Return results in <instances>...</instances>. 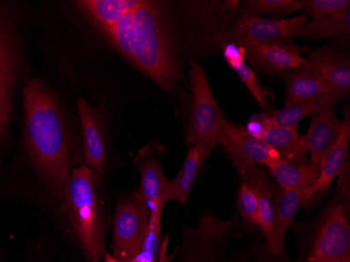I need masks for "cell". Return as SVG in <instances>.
I'll list each match as a JSON object with an SVG mask.
<instances>
[{
	"mask_svg": "<svg viewBox=\"0 0 350 262\" xmlns=\"http://www.w3.org/2000/svg\"><path fill=\"white\" fill-rule=\"evenodd\" d=\"M173 29L167 5L137 0L103 33L142 73L160 88L171 90L182 77V50L188 49Z\"/></svg>",
	"mask_w": 350,
	"mask_h": 262,
	"instance_id": "cell-1",
	"label": "cell"
},
{
	"mask_svg": "<svg viewBox=\"0 0 350 262\" xmlns=\"http://www.w3.org/2000/svg\"><path fill=\"white\" fill-rule=\"evenodd\" d=\"M23 107L27 150L42 182L61 202L76 163L66 119L54 94L40 79L29 81L23 88Z\"/></svg>",
	"mask_w": 350,
	"mask_h": 262,
	"instance_id": "cell-2",
	"label": "cell"
},
{
	"mask_svg": "<svg viewBox=\"0 0 350 262\" xmlns=\"http://www.w3.org/2000/svg\"><path fill=\"white\" fill-rule=\"evenodd\" d=\"M99 177L86 165L72 169L61 200V210L92 262H99L105 255V220L97 189Z\"/></svg>",
	"mask_w": 350,
	"mask_h": 262,
	"instance_id": "cell-3",
	"label": "cell"
},
{
	"mask_svg": "<svg viewBox=\"0 0 350 262\" xmlns=\"http://www.w3.org/2000/svg\"><path fill=\"white\" fill-rule=\"evenodd\" d=\"M189 81L191 103L185 140L187 145L198 147L206 159L218 145L220 127L227 118L216 101L206 72L198 63L191 62Z\"/></svg>",
	"mask_w": 350,
	"mask_h": 262,
	"instance_id": "cell-4",
	"label": "cell"
},
{
	"mask_svg": "<svg viewBox=\"0 0 350 262\" xmlns=\"http://www.w3.org/2000/svg\"><path fill=\"white\" fill-rule=\"evenodd\" d=\"M306 23L308 17L304 14L293 18L272 19L243 13L225 29L206 37L204 52L210 54L221 51L228 44L247 47L280 39L298 38Z\"/></svg>",
	"mask_w": 350,
	"mask_h": 262,
	"instance_id": "cell-5",
	"label": "cell"
},
{
	"mask_svg": "<svg viewBox=\"0 0 350 262\" xmlns=\"http://www.w3.org/2000/svg\"><path fill=\"white\" fill-rule=\"evenodd\" d=\"M150 211L141 191L120 200L113 218V257L133 262L141 252L148 228Z\"/></svg>",
	"mask_w": 350,
	"mask_h": 262,
	"instance_id": "cell-6",
	"label": "cell"
},
{
	"mask_svg": "<svg viewBox=\"0 0 350 262\" xmlns=\"http://www.w3.org/2000/svg\"><path fill=\"white\" fill-rule=\"evenodd\" d=\"M306 262H350V226L344 204L328 208Z\"/></svg>",
	"mask_w": 350,
	"mask_h": 262,
	"instance_id": "cell-7",
	"label": "cell"
},
{
	"mask_svg": "<svg viewBox=\"0 0 350 262\" xmlns=\"http://www.w3.org/2000/svg\"><path fill=\"white\" fill-rule=\"evenodd\" d=\"M218 144L224 147L238 173L245 174L256 165H265L279 159L277 153L262 140L252 137L243 126L226 119L220 127Z\"/></svg>",
	"mask_w": 350,
	"mask_h": 262,
	"instance_id": "cell-8",
	"label": "cell"
},
{
	"mask_svg": "<svg viewBox=\"0 0 350 262\" xmlns=\"http://www.w3.org/2000/svg\"><path fill=\"white\" fill-rule=\"evenodd\" d=\"M163 149L160 144H148L139 149L133 159L141 174L139 190L146 200L150 212L163 210L165 202L172 200L171 181L165 176L163 171Z\"/></svg>",
	"mask_w": 350,
	"mask_h": 262,
	"instance_id": "cell-9",
	"label": "cell"
},
{
	"mask_svg": "<svg viewBox=\"0 0 350 262\" xmlns=\"http://www.w3.org/2000/svg\"><path fill=\"white\" fill-rule=\"evenodd\" d=\"M245 49V60L254 68L274 76H285L290 70L308 64L304 54L310 51L308 47L295 44L292 39L249 45Z\"/></svg>",
	"mask_w": 350,
	"mask_h": 262,
	"instance_id": "cell-10",
	"label": "cell"
},
{
	"mask_svg": "<svg viewBox=\"0 0 350 262\" xmlns=\"http://www.w3.org/2000/svg\"><path fill=\"white\" fill-rule=\"evenodd\" d=\"M78 112L81 120L85 165L101 176L106 165L103 121L99 112L84 98L79 99Z\"/></svg>",
	"mask_w": 350,
	"mask_h": 262,
	"instance_id": "cell-11",
	"label": "cell"
},
{
	"mask_svg": "<svg viewBox=\"0 0 350 262\" xmlns=\"http://www.w3.org/2000/svg\"><path fill=\"white\" fill-rule=\"evenodd\" d=\"M274 200V218L272 228L265 236L267 253L282 256L285 250V236L294 222L298 209L302 206V195L297 191L283 190L279 186L272 188Z\"/></svg>",
	"mask_w": 350,
	"mask_h": 262,
	"instance_id": "cell-12",
	"label": "cell"
},
{
	"mask_svg": "<svg viewBox=\"0 0 350 262\" xmlns=\"http://www.w3.org/2000/svg\"><path fill=\"white\" fill-rule=\"evenodd\" d=\"M342 121L338 119L334 108L328 107L312 116L308 133L304 135L310 163L320 166L328 151L335 145L341 133Z\"/></svg>",
	"mask_w": 350,
	"mask_h": 262,
	"instance_id": "cell-13",
	"label": "cell"
},
{
	"mask_svg": "<svg viewBox=\"0 0 350 262\" xmlns=\"http://www.w3.org/2000/svg\"><path fill=\"white\" fill-rule=\"evenodd\" d=\"M350 139V118L346 114L345 119L342 120L341 133L335 145L328 151L322 163H320V174L314 186L306 191L302 196V205H308L310 200L318 193L328 190L332 181L339 176L345 167L348 157Z\"/></svg>",
	"mask_w": 350,
	"mask_h": 262,
	"instance_id": "cell-14",
	"label": "cell"
},
{
	"mask_svg": "<svg viewBox=\"0 0 350 262\" xmlns=\"http://www.w3.org/2000/svg\"><path fill=\"white\" fill-rule=\"evenodd\" d=\"M349 90L335 88L326 94L316 96L314 99L292 106H284L281 109L269 112V123L271 125L297 128V125L306 117H312L325 108L335 107L340 101L349 96Z\"/></svg>",
	"mask_w": 350,
	"mask_h": 262,
	"instance_id": "cell-15",
	"label": "cell"
},
{
	"mask_svg": "<svg viewBox=\"0 0 350 262\" xmlns=\"http://www.w3.org/2000/svg\"><path fill=\"white\" fill-rule=\"evenodd\" d=\"M306 59L310 68H314L334 90H350V61L349 57L344 53L332 47H321L308 51Z\"/></svg>",
	"mask_w": 350,
	"mask_h": 262,
	"instance_id": "cell-16",
	"label": "cell"
},
{
	"mask_svg": "<svg viewBox=\"0 0 350 262\" xmlns=\"http://www.w3.org/2000/svg\"><path fill=\"white\" fill-rule=\"evenodd\" d=\"M285 106L314 99L334 90L310 65H302L285 75Z\"/></svg>",
	"mask_w": 350,
	"mask_h": 262,
	"instance_id": "cell-17",
	"label": "cell"
},
{
	"mask_svg": "<svg viewBox=\"0 0 350 262\" xmlns=\"http://www.w3.org/2000/svg\"><path fill=\"white\" fill-rule=\"evenodd\" d=\"M260 140L277 153L281 161L295 166L308 165V149L304 135L297 128L269 125Z\"/></svg>",
	"mask_w": 350,
	"mask_h": 262,
	"instance_id": "cell-18",
	"label": "cell"
},
{
	"mask_svg": "<svg viewBox=\"0 0 350 262\" xmlns=\"http://www.w3.org/2000/svg\"><path fill=\"white\" fill-rule=\"evenodd\" d=\"M15 54L7 31L0 25V144L7 131L15 82Z\"/></svg>",
	"mask_w": 350,
	"mask_h": 262,
	"instance_id": "cell-19",
	"label": "cell"
},
{
	"mask_svg": "<svg viewBox=\"0 0 350 262\" xmlns=\"http://www.w3.org/2000/svg\"><path fill=\"white\" fill-rule=\"evenodd\" d=\"M269 174L274 177L277 186L283 190L297 191L304 196L319 177L320 166L308 163L304 166H295L292 163L274 159L267 163Z\"/></svg>",
	"mask_w": 350,
	"mask_h": 262,
	"instance_id": "cell-20",
	"label": "cell"
},
{
	"mask_svg": "<svg viewBox=\"0 0 350 262\" xmlns=\"http://www.w3.org/2000/svg\"><path fill=\"white\" fill-rule=\"evenodd\" d=\"M243 176V183L247 185L256 196L260 211V228L265 235L271 231L274 218V200H273L272 188L269 186V177L262 169L252 167Z\"/></svg>",
	"mask_w": 350,
	"mask_h": 262,
	"instance_id": "cell-21",
	"label": "cell"
},
{
	"mask_svg": "<svg viewBox=\"0 0 350 262\" xmlns=\"http://www.w3.org/2000/svg\"><path fill=\"white\" fill-rule=\"evenodd\" d=\"M137 0H85L79 7L90 16L102 31L117 23Z\"/></svg>",
	"mask_w": 350,
	"mask_h": 262,
	"instance_id": "cell-22",
	"label": "cell"
},
{
	"mask_svg": "<svg viewBox=\"0 0 350 262\" xmlns=\"http://www.w3.org/2000/svg\"><path fill=\"white\" fill-rule=\"evenodd\" d=\"M204 159L200 149L196 146H190L178 176L171 181L172 200H178L184 206L187 204L189 194L193 188Z\"/></svg>",
	"mask_w": 350,
	"mask_h": 262,
	"instance_id": "cell-23",
	"label": "cell"
},
{
	"mask_svg": "<svg viewBox=\"0 0 350 262\" xmlns=\"http://www.w3.org/2000/svg\"><path fill=\"white\" fill-rule=\"evenodd\" d=\"M349 33L350 10H347L336 15L306 23L301 29L298 38L318 40L329 37L349 36Z\"/></svg>",
	"mask_w": 350,
	"mask_h": 262,
	"instance_id": "cell-24",
	"label": "cell"
},
{
	"mask_svg": "<svg viewBox=\"0 0 350 262\" xmlns=\"http://www.w3.org/2000/svg\"><path fill=\"white\" fill-rule=\"evenodd\" d=\"M304 0H247L243 3V13L258 16H286L304 8Z\"/></svg>",
	"mask_w": 350,
	"mask_h": 262,
	"instance_id": "cell-25",
	"label": "cell"
},
{
	"mask_svg": "<svg viewBox=\"0 0 350 262\" xmlns=\"http://www.w3.org/2000/svg\"><path fill=\"white\" fill-rule=\"evenodd\" d=\"M229 66L235 70L236 74L241 78L249 92H251L252 96H254V99L256 100L257 103L262 108L263 112L269 114L271 104H269V100L267 99V92L261 86L260 81L257 78L255 72L250 68L245 59L234 61V62L230 63Z\"/></svg>",
	"mask_w": 350,
	"mask_h": 262,
	"instance_id": "cell-26",
	"label": "cell"
},
{
	"mask_svg": "<svg viewBox=\"0 0 350 262\" xmlns=\"http://www.w3.org/2000/svg\"><path fill=\"white\" fill-rule=\"evenodd\" d=\"M162 213L163 210L150 212L144 244L133 262H157V254L161 246V236H162V226H161Z\"/></svg>",
	"mask_w": 350,
	"mask_h": 262,
	"instance_id": "cell-27",
	"label": "cell"
},
{
	"mask_svg": "<svg viewBox=\"0 0 350 262\" xmlns=\"http://www.w3.org/2000/svg\"><path fill=\"white\" fill-rule=\"evenodd\" d=\"M306 13L312 21L324 18L328 16L336 15L341 12L350 10L349 0H308L304 5Z\"/></svg>",
	"mask_w": 350,
	"mask_h": 262,
	"instance_id": "cell-28",
	"label": "cell"
},
{
	"mask_svg": "<svg viewBox=\"0 0 350 262\" xmlns=\"http://www.w3.org/2000/svg\"><path fill=\"white\" fill-rule=\"evenodd\" d=\"M237 207L243 218L249 220L252 224H257L260 228V211H259L256 196L252 192L251 189L243 183L239 193H238Z\"/></svg>",
	"mask_w": 350,
	"mask_h": 262,
	"instance_id": "cell-29",
	"label": "cell"
},
{
	"mask_svg": "<svg viewBox=\"0 0 350 262\" xmlns=\"http://www.w3.org/2000/svg\"><path fill=\"white\" fill-rule=\"evenodd\" d=\"M269 125L271 123H269V114L262 112V114H256L251 118L245 129L252 137L260 140Z\"/></svg>",
	"mask_w": 350,
	"mask_h": 262,
	"instance_id": "cell-30",
	"label": "cell"
},
{
	"mask_svg": "<svg viewBox=\"0 0 350 262\" xmlns=\"http://www.w3.org/2000/svg\"><path fill=\"white\" fill-rule=\"evenodd\" d=\"M269 255L265 257L262 254H260V255H243V254H241V255L233 256L228 262H269Z\"/></svg>",
	"mask_w": 350,
	"mask_h": 262,
	"instance_id": "cell-31",
	"label": "cell"
},
{
	"mask_svg": "<svg viewBox=\"0 0 350 262\" xmlns=\"http://www.w3.org/2000/svg\"><path fill=\"white\" fill-rule=\"evenodd\" d=\"M104 262H120L113 257V255H109V254H105L104 255Z\"/></svg>",
	"mask_w": 350,
	"mask_h": 262,
	"instance_id": "cell-32",
	"label": "cell"
}]
</instances>
